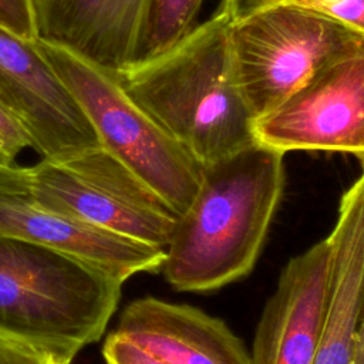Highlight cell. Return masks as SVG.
Segmentation results:
<instances>
[{"label":"cell","mask_w":364,"mask_h":364,"mask_svg":"<svg viewBox=\"0 0 364 364\" xmlns=\"http://www.w3.org/2000/svg\"><path fill=\"white\" fill-rule=\"evenodd\" d=\"M280 4L316 11L364 36V0H284Z\"/></svg>","instance_id":"15"},{"label":"cell","mask_w":364,"mask_h":364,"mask_svg":"<svg viewBox=\"0 0 364 364\" xmlns=\"http://www.w3.org/2000/svg\"><path fill=\"white\" fill-rule=\"evenodd\" d=\"M0 168H1V166H0Z\"/></svg>","instance_id":"23"},{"label":"cell","mask_w":364,"mask_h":364,"mask_svg":"<svg viewBox=\"0 0 364 364\" xmlns=\"http://www.w3.org/2000/svg\"><path fill=\"white\" fill-rule=\"evenodd\" d=\"M154 0H33L37 38L119 74L144 43Z\"/></svg>","instance_id":"11"},{"label":"cell","mask_w":364,"mask_h":364,"mask_svg":"<svg viewBox=\"0 0 364 364\" xmlns=\"http://www.w3.org/2000/svg\"><path fill=\"white\" fill-rule=\"evenodd\" d=\"M0 100H1V101H4V100H3V94H1V90H0Z\"/></svg>","instance_id":"22"},{"label":"cell","mask_w":364,"mask_h":364,"mask_svg":"<svg viewBox=\"0 0 364 364\" xmlns=\"http://www.w3.org/2000/svg\"><path fill=\"white\" fill-rule=\"evenodd\" d=\"M40 205L94 228L166 247L179 215L105 146L97 145L13 166Z\"/></svg>","instance_id":"5"},{"label":"cell","mask_w":364,"mask_h":364,"mask_svg":"<svg viewBox=\"0 0 364 364\" xmlns=\"http://www.w3.org/2000/svg\"><path fill=\"white\" fill-rule=\"evenodd\" d=\"M122 284L67 253L0 233V334L73 361L102 337Z\"/></svg>","instance_id":"3"},{"label":"cell","mask_w":364,"mask_h":364,"mask_svg":"<svg viewBox=\"0 0 364 364\" xmlns=\"http://www.w3.org/2000/svg\"><path fill=\"white\" fill-rule=\"evenodd\" d=\"M205 1L206 0H154L136 61L161 54L186 36L198 24L196 21Z\"/></svg>","instance_id":"14"},{"label":"cell","mask_w":364,"mask_h":364,"mask_svg":"<svg viewBox=\"0 0 364 364\" xmlns=\"http://www.w3.org/2000/svg\"><path fill=\"white\" fill-rule=\"evenodd\" d=\"M0 28L28 41L37 38L33 0H0Z\"/></svg>","instance_id":"18"},{"label":"cell","mask_w":364,"mask_h":364,"mask_svg":"<svg viewBox=\"0 0 364 364\" xmlns=\"http://www.w3.org/2000/svg\"><path fill=\"white\" fill-rule=\"evenodd\" d=\"M331 266L313 364H354L364 311V173L343 193L328 235Z\"/></svg>","instance_id":"13"},{"label":"cell","mask_w":364,"mask_h":364,"mask_svg":"<svg viewBox=\"0 0 364 364\" xmlns=\"http://www.w3.org/2000/svg\"><path fill=\"white\" fill-rule=\"evenodd\" d=\"M357 158L361 164V172L364 173V154L358 155ZM354 364H364V311H363V318H361V326H360V334H358V341H357Z\"/></svg>","instance_id":"21"},{"label":"cell","mask_w":364,"mask_h":364,"mask_svg":"<svg viewBox=\"0 0 364 364\" xmlns=\"http://www.w3.org/2000/svg\"><path fill=\"white\" fill-rule=\"evenodd\" d=\"M36 46L77 98L98 139L179 216L193 202L202 166L125 92L117 74L57 44Z\"/></svg>","instance_id":"4"},{"label":"cell","mask_w":364,"mask_h":364,"mask_svg":"<svg viewBox=\"0 0 364 364\" xmlns=\"http://www.w3.org/2000/svg\"><path fill=\"white\" fill-rule=\"evenodd\" d=\"M26 148H31L30 135L17 114L0 100V166L16 165Z\"/></svg>","instance_id":"16"},{"label":"cell","mask_w":364,"mask_h":364,"mask_svg":"<svg viewBox=\"0 0 364 364\" xmlns=\"http://www.w3.org/2000/svg\"><path fill=\"white\" fill-rule=\"evenodd\" d=\"M229 26L218 10L168 50L117 74L131 100L200 166L256 142L236 82Z\"/></svg>","instance_id":"2"},{"label":"cell","mask_w":364,"mask_h":364,"mask_svg":"<svg viewBox=\"0 0 364 364\" xmlns=\"http://www.w3.org/2000/svg\"><path fill=\"white\" fill-rule=\"evenodd\" d=\"M237 88L253 119L279 107L320 70L364 48V36L290 4L229 26Z\"/></svg>","instance_id":"6"},{"label":"cell","mask_w":364,"mask_h":364,"mask_svg":"<svg viewBox=\"0 0 364 364\" xmlns=\"http://www.w3.org/2000/svg\"><path fill=\"white\" fill-rule=\"evenodd\" d=\"M102 357L105 364H169L168 361L151 354L134 341L121 336L115 330L105 337Z\"/></svg>","instance_id":"19"},{"label":"cell","mask_w":364,"mask_h":364,"mask_svg":"<svg viewBox=\"0 0 364 364\" xmlns=\"http://www.w3.org/2000/svg\"><path fill=\"white\" fill-rule=\"evenodd\" d=\"M284 154L255 142L202 166L161 272L178 291L218 290L255 267L284 191Z\"/></svg>","instance_id":"1"},{"label":"cell","mask_w":364,"mask_h":364,"mask_svg":"<svg viewBox=\"0 0 364 364\" xmlns=\"http://www.w3.org/2000/svg\"><path fill=\"white\" fill-rule=\"evenodd\" d=\"M0 90L41 156L101 145L98 135L58 73L34 41L0 28Z\"/></svg>","instance_id":"8"},{"label":"cell","mask_w":364,"mask_h":364,"mask_svg":"<svg viewBox=\"0 0 364 364\" xmlns=\"http://www.w3.org/2000/svg\"><path fill=\"white\" fill-rule=\"evenodd\" d=\"M115 331L169 364H252L250 351L223 320L189 304L136 299Z\"/></svg>","instance_id":"12"},{"label":"cell","mask_w":364,"mask_h":364,"mask_svg":"<svg viewBox=\"0 0 364 364\" xmlns=\"http://www.w3.org/2000/svg\"><path fill=\"white\" fill-rule=\"evenodd\" d=\"M256 142L290 151L364 154V48L320 70L253 121Z\"/></svg>","instance_id":"7"},{"label":"cell","mask_w":364,"mask_h":364,"mask_svg":"<svg viewBox=\"0 0 364 364\" xmlns=\"http://www.w3.org/2000/svg\"><path fill=\"white\" fill-rule=\"evenodd\" d=\"M73 361L38 346L0 334V364H71Z\"/></svg>","instance_id":"17"},{"label":"cell","mask_w":364,"mask_h":364,"mask_svg":"<svg viewBox=\"0 0 364 364\" xmlns=\"http://www.w3.org/2000/svg\"><path fill=\"white\" fill-rule=\"evenodd\" d=\"M331 266L328 236L290 259L257 323L252 364H313Z\"/></svg>","instance_id":"10"},{"label":"cell","mask_w":364,"mask_h":364,"mask_svg":"<svg viewBox=\"0 0 364 364\" xmlns=\"http://www.w3.org/2000/svg\"><path fill=\"white\" fill-rule=\"evenodd\" d=\"M282 1L284 0H223L219 11H223L229 17L230 23H233L257 10L280 4Z\"/></svg>","instance_id":"20"},{"label":"cell","mask_w":364,"mask_h":364,"mask_svg":"<svg viewBox=\"0 0 364 364\" xmlns=\"http://www.w3.org/2000/svg\"><path fill=\"white\" fill-rule=\"evenodd\" d=\"M13 166L0 168V233L77 257L125 283L138 273L161 272L165 247L87 225L37 203L16 181Z\"/></svg>","instance_id":"9"}]
</instances>
